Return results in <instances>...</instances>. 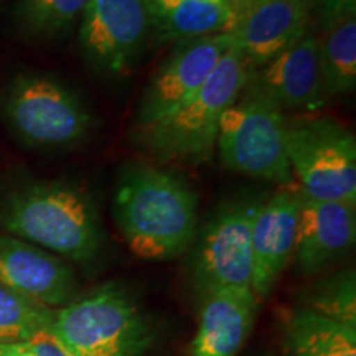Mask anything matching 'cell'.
I'll list each match as a JSON object with an SVG mask.
<instances>
[{
  "label": "cell",
  "instance_id": "cell-26",
  "mask_svg": "<svg viewBox=\"0 0 356 356\" xmlns=\"http://www.w3.org/2000/svg\"><path fill=\"white\" fill-rule=\"evenodd\" d=\"M0 356H32L24 343H2Z\"/></svg>",
  "mask_w": 356,
  "mask_h": 356
},
{
  "label": "cell",
  "instance_id": "cell-20",
  "mask_svg": "<svg viewBox=\"0 0 356 356\" xmlns=\"http://www.w3.org/2000/svg\"><path fill=\"white\" fill-rule=\"evenodd\" d=\"M53 317L55 309L40 305L0 284V345L24 343L50 328Z\"/></svg>",
  "mask_w": 356,
  "mask_h": 356
},
{
  "label": "cell",
  "instance_id": "cell-13",
  "mask_svg": "<svg viewBox=\"0 0 356 356\" xmlns=\"http://www.w3.org/2000/svg\"><path fill=\"white\" fill-rule=\"evenodd\" d=\"M246 86L269 97L280 109L317 111L327 104L318 60L317 33L309 32L296 44L262 66Z\"/></svg>",
  "mask_w": 356,
  "mask_h": 356
},
{
  "label": "cell",
  "instance_id": "cell-21",
  "mask_svg": "<svg viewBox=\"0 0 356 356\" xmlns=\"http://www.w3.org/2000/svg\"><path fill=\"white\" fill-rule=\"evenodd\" d=\"M304 309L356 328V274L353 267L320 279L307 293Z\"/></svg>",
  "mask_w": 356,
  "mask_h": 356
},
{
  "label": "cell",
  "instance_id": "cell-27",
  "mask_svg": "<svg viewBox=\"0 0 356 356\" xmlns=\"http://www.w3.org/2000/svg\"><path fill=\"white\" fill-rule=\"evenodd\" d=\"M292 2H299V3H304V6H312V2H314V0H292Z\"/></svg>",
  "mask_w": 356,
  "mask_h": 356
},
{
  "label": "cell",
  "instance_id": "cell-6",
  "mask_svg": "<svg viewBox=\"0 0 356 356\" xmlns=\"http://www.w3.org/2000/svg\"><path fill=\"white\" fill-rule=\"evenodd\" d=\"M287 157L305 197L356 204V139L328 118L287 122Z\"/></svg>",
  "mask_w": 356,
  "mask_h": 356
},
{
  "label": "cell",
  "instance_id": "cell-12",
  "mask_svg": "<svg viewBox=\"0 0 356 356\" xmlns=\"http://www.w3.org/2000/svg\"><path fill=\"white\" fill-rule=\"evenodd\" d=\"M0 284L48 309L70 304L78 289L68 262L10 234H0Z\"/></svg>",
  "mask_w": 356,
  "mask_h": 356
},
{
  "label": "cell",
  "instance_id": "cell-16",
  "mask_svg": "<svg viewBox=\"0 0 356 356\" xmlns=\"http://www.w3.org/2000/svg\"><path fill=\"white\" fill-rule=\"evenodd\" d=\"M259 299L251 287L221 289L203 297L190 356H236L254 327Z\"/></svg>",
  "mask_w": 356,
  "mask_h": 356
},
{
  "label": "cell",
  "instance_id": "cell-23",
  "mask_svg": "<svg viewBox=\"0 0 356 356\" xmlns=\"http://www.w3.org/2000/svg\"><path fill=\"white\" fill-rule=\"evenodd\" d=\"M310 13H314L320 26H325L346 17H355L356 0H314Z\"/></svg>",
  "mask_w": 356,
  "mask_h": 356
},
{
  "label": "cell",
  "instance_id": "cell-17",
  "mask_svg": "<svg viewBox=\"0 0 356 356\" xmlns=\"http://www.w3.org/2000/svg\"><path fill=\"white\" fill-rule=\"evenodd\" d=\"M150 22L162 42H186L231 32L234 13L225 0H149Z\"/></svg>",
  "mask_w": 356,
  "mask_h": 356
},
{
  "label": "cell",
  "instance_id": "cell-19",
  "mask_svg": "<svg viewBox=\"0 0 356 356\" xmlns=\"http://www.w3.org/2000/svg\"><path fill=\"white\" fill-rule=\"evenodd\" d=\"M318 60L328 99L356 86V15L320 26Z\"/></svg>",
  "mask_w": 356,
  "mask_h": 356
},
{
  "label": "cell",
  "instance_id": "cell-28",
  "mask_svg": "<svg viewBox=\"0 0 356 356\" xmlns=\"http://www.w3.org/2000/svg\"><path fill=\"white\" fill-rule=\"evenodd\" d=\"M267 356H273V355H267Z\"/></svg>",
  "mask_w": 356,
  "mask_h": 356
},
{
  "label": "cell",
  "instance_id": "cell-5",
  "mask_svg": "<svg viewBox=\"0 0 356 356\" xmlns=\"http://www.w3.org/2000/svg\"><path fill=\"white\" fill-rule=\"evenodd\" d=\"M216 149L229 170L282 186L292 184L286 115L256 89L244 86L222 113Z\"/></svg>",
  "mask_w": 356,
  "mask_h": 356
},
{
  "label": "cell",
  "instance_id": "cell-18",
  "mask_svg": "<svg viewBox=\"0 0 356 356\" xmlns=\"http://www.w3.org/2000/svg\"><path fill=\"white\" fill-rule=\"evenodd\" d=\"M282 341L286 356H356V328L304 307L286 315Z\"/></svg>",
  "mask_w": 356,
  "mask_h": 356
},
{
  "label": "cell",
  "instance_id": "cell-25",
  "mask_svg": "<svg viewBox=\"0 0 356 356\" xmlns=\"http://www.w3.org/2000/svg\"><path fill=\"white\" fill-rule=\"evenodd\" d=\"M226 6L231 8V12L234 13L236 20L243 15L244 12H248L254 3L259 2V0H225Z\"/></svg>",
  "mask_w": 356,
  "mask_h": 356
},
{
  "label": "cell",
  "instance_id": "cell-4",
  "mask_svg": "<svg viewBox=\"0 0 356 356\" xmlns=\"http://www.w3.org/2000/svg\"><path fill=\"white\" fill-rule=\"evenodd\" d=\"M50 328L79 356H142L154 340L139 307L114 282L55 310Z\"/></svg>",
  "mask_w": 356,
  "mask_h": 356
},
{
  "label": "cell",
  "instance_id": "cell-10",
  "mask_svg": "<svg viewBox=\"0 0 356 356\" xmlns=\"http://www.w3.org/2000/svg\"><path fill=\"white\" fill-rule=\"evenodd\" d=\"M231 43L229 32L178 42L145 89L134 129L167 118L188 101L213 73Z\"/></svg>",
  "mask_w": 356,
  "mask_h": 356
},
{
  "label": "cell",
  "instance_id": "cell-24",
  "mask_svg": "<svg viewBox=\"0 0 356 356\" xmlns=\"http://www.w3.org/2000/svg\"><path fill=\"white\" fill-rule=\"evenodd\" d=\"M24 345L32 356H79L76 351L65 345L51 332V328H44V330L38 332L30 340L24 341Z\"/></svg>",
  "mask_w": 356,
  "mask_h": 356
},
{
  "label": "cell",
  "instance_id": "cell-9",
  "mask_svg": "<svg viewBox=\"0 0 356 356\" xmlns=\"http://www.w3.org/2000/svg\"><path fill=\"white\" fill-rule=\"evenodd\" d=\"M81 15L79 44L89 65L127 73L152 29L149 0H88Z\"/></svg>",
  "mask_w": 356,
  "mask_h": 356
},
{
  "label": "cell",
  "instance_id": "cell-2",
  "mask_svg": "<svg viewBox=\"0 0 356 356\" xmlns=\"http://www.w3.org/2000/svg\"><path fill=\"white\" fill-rule=\"evenodd\" d=\"M0 225L10 236L81 264L95 261L104 241L91 197L63 181L13 191L2 204Z\"/></svg>",
  "mask_w": 356,
  "mask_h": 356
},
{
  "label": "cell",
  "instance_id": "cell-3",
  "mask_svg": "<svg viewBox=\"0 0 356 356\" xmlns=\"http://www.w3.org/2000/svg\"><path fill=\"white\" fill-rule=\"evenodd\" d=\"M249 68L231 43L203 86L167 118L134 129V140L162 162H204L215 154L221 115L246 86Z\"/></svg>",
  "mask_w": 356,
  "mask_h": 356
},
{
  "label": "cell",
  "instance_id": "cell-15",
  "mask_svg": "<svg viewBox=\"0 0 356 356\" xmlns=\"http://www.w3.org/2000/svg\"><path fill=\"white\" fill-rule=\"evenodd\" d=\"M310 7L292 0H259L244 12L231 40L248 68H262L310 32Z\"/></svg>",
  "mask_w": 356,
  "mask_h": 356
},
{
  "label": "cell",
  "instance_id": "cell-8",
  "mask_svg": "<svg viewBox=\"0 0 356 356\" xmlns=\"http://www.w3.org/2000/svg\"><path fill=\"white\" fill-rule=\"evenodd\" d=\"M262 202L226 204L195 236L191 280L202 297L221 289L251 287V229Z\"/></svg>",
  "mask_w": 356,
  "mask_h": 356
},
{
  "label": "cell",
  "instance_id": "cell-14",
  "mask_svg": "<svg viewBox=\"0 0 356 356\" xmlns=\"http://www.w3.org/2000/svg\"><path fill=\"white\" fill-rule=\"evenodd\" d=\"M356 239V204L320 202L302 195L292 261L300 274H315L348 254Z\"/></svg>",
  "mask_w": 356,
  "mask_h": 356
},
{
  "label": "cell",
  "instance_id": "cell-1",
  "mask_svg": "<svg viewBox=\"0 0 356 356\" xmlns=\"http://www.w3.org/2000/svg\"><path fill=\"white\" fill-rule=\"evenodd\" d=\"M114 220L137 257L173 259L184 254L197 236V193L184 178L165 168L129 165L115 188Z\"/></svg>",
  "mask_w": 356,
  "mask_h": 356
},
{
  "label": "cell",
  "instance_id": "cell-11",
  "mask_svg": "<svg viewBox=\"0 0 356 356\" xmlns=\"http://www.w3.org/2000/svg\"><path fill=\"white\" fill-rule=\"evenodd\" d=\"M299 210L300 190L289 184L264 200L256 213L251 229V289L259 300L269 296L292 261Z\"/></svg>",
  "mask_w": 356,
  "mask_h": 356
},
{
  "label": "cell",
  "instance_id": "cell-22",
  "mask_svg": "<svg viewBox=\"0 0 356 356\" xmlns=\"http://www.w3.org/2000/svg\"><path fill=\"white\" fill-rule=\"evenodd\" d=\"M86 3L88 0H22L17 15L29 33L51 37L70 29Z\"/></svg>",
  "mask_w": 356,
  "mask_h": 356
},
{
  "label": "cell",
  "instance_id": "cell-7",
  "mask_svg": "<svg viewBox=\"0 0 356 356\" xmlns=\"http://www.w3.org/2000/svg\"><path fill=\"white\" fill-rule=\"evenodd\" d=\"M3 115L13 134L32 147H70L92 127V115L73 89L44 74H22L8 86Z\"/></svg>",
  "mask_w": 356,
  "mask_h": 356
}]
</instances>
